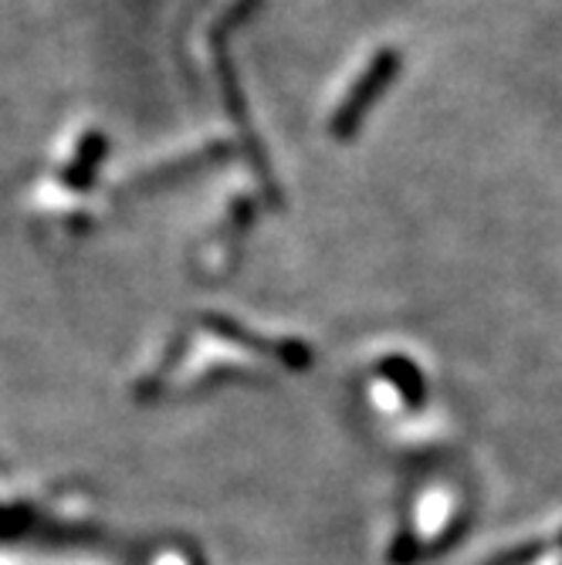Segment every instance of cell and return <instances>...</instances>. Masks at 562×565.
I'll use <instances>...</instances> for the list:
<instances>
[{
	"mask_svg": "<svg viewBox=\"0 0 562 565\" xmlns=\"http://www.w3.org/2000/svg\"><path fill=\"white\" fill-rule=\"evenodd\" d=\"M396 65H400V58H396V51H380V55H373L370 58V65L360 72V78L352 82V88L342 95V102H339V109L332 113V132L339 136V139H346V136H352L356 132V126H360V119L367 116V109L377 102V95L390 85V78L396 75Z\"/></svg>",
	"mask_w": 562,
	"mask_h": 565,
	"instance_id": "1",
	"label": "cell"
}]
</instances>
